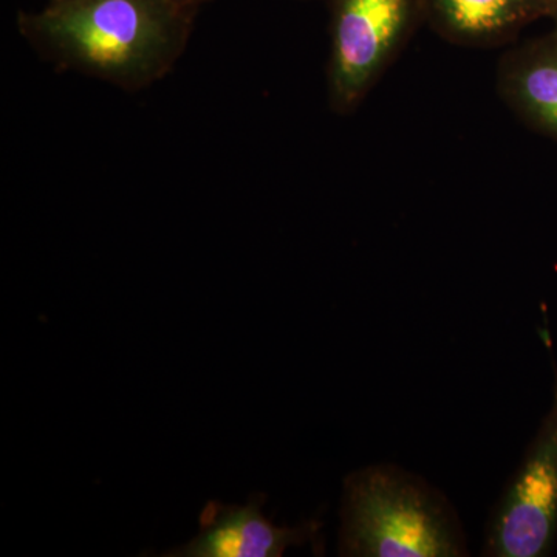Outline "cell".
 I'll return each instance as SVG.
<instances>
[{"label": "cell", "instance_id": "9c48e42d", "mask_svg": "<svg viewBox=\"0 0 557 557\" xmlns=\"http://www.w3.org/2000/svg\"><path fill=\"white\" fill-rule=\"evenodd\" d=\"M548 16H552L553 20H555L556 32H557V0H549Z\"/></svg>", "mask_w": 557, "mask_h": 557}, {"label": "cell", "instance_id": "277c9868", "mask_svg": "<svg viewBox=\"0 0 557 557\" xmlns=\"http://www.w3.org/2000/svg\"><path fill=\"white\" fill-rule=\"evenodd\" d=\"M412 0H333L330 97L339 112L357 108L397 51Z\"/></svg>", "mask_w": 557, "mask_h": 557}, {"label": "cell", "instance_id": "52a82bcc", "mask_svg": "<svg viewBox=\"0 0 557 557\" xmlns=\"http://www.w3.org/2000/svg\"><path fill=\"white\" fill-rule=\"evenodd\" d=\"M424 10L432 27L450 42L496 46L548 16L549 0H424Z\"/></svg>", "mask_w": 557, "mask_h": 557}, {"label": "cell", "instance_id": "ba28073f", "mask_svg": "<svg viewBox=\"0 0 557 557\" xmlns=\"http://www.w3.org/2000/svg\"><path fill=\"white\" fill-rule=\"evenodd\" d=\"M171 2L190 14L193 13V10L196 9V7H199L200 3H203L205 0H171Z\"/></svg>", "mask_w": 557, "mask_h": 557}, {"label": "cell", "instance_id": "7a4b0ae2", "mask_svg": "<svg viewBox=\"0 0 557 557\" xmlns=\"http://www.w3.org/2000/svg\"><path fill=\"white\" fill-rule=\"evenodd\" d=\"M341 556H468L467 533L449 498L397 465L348 474L341 504Z\"/></svg>", "mask_w": 557, "mask_h": 557}, {"label": "cell", "instance_id": "3957f363", "mask_svg": "<svg viewBox=\"0 0 557 557\" xmlns=\"http://www.w3.org/2000/svg\"><path fill=\"white\" fill-rule=\"evenodd\" d=\"M557 533V395L486 525L483 556L541 557Z\"/></svg>", "mask_w": 557, "mask_h": 557}, {"label": "cell", "instance_id": "6da1fadb", "mask_svg": "<svg viewBox=\"0 0 557 557\" xmlns=\"http://www.w3.org/2000/svg\"><path fill=\"white\" fill-rule=\"evenodd\" d=\"M188 16L171 0H53L27 27L65 61L132 83L170 64Z\"/></svg>", "mask_w": 557, "mask_h": 557}, {"label": "cell", "instance_id": "8992f818", "mask_svg": "<svg viewBox=\"0 0 557 557\" xmlns=\"http://www.w3.org/2000/svg\"><path fill=\"white\" fill-rule=\"evenodd\" d=\"M497 84L512 112L557 139V32L508 51L498 65Z\"/></svg>", "mask_w": 557, "mask_h": 557}, {"label": "cell", "instance_id": "5b68a950", "mask_svg": "<svg viewBox=\"0 0 557 557\" xmlns=\"http://www.w3.org/2000/svg\"><path fill=\"white\" fill-rule=\"evenodd\" d=\"M263 500L265 497L255 494L247 505L209 502L200 515V533L163 556L281 557L288 548L318 541V520L293 528L274 525L263 515Z\"/></svg>", "mask_w": 557, "mask_h": 557}]
</instances>
